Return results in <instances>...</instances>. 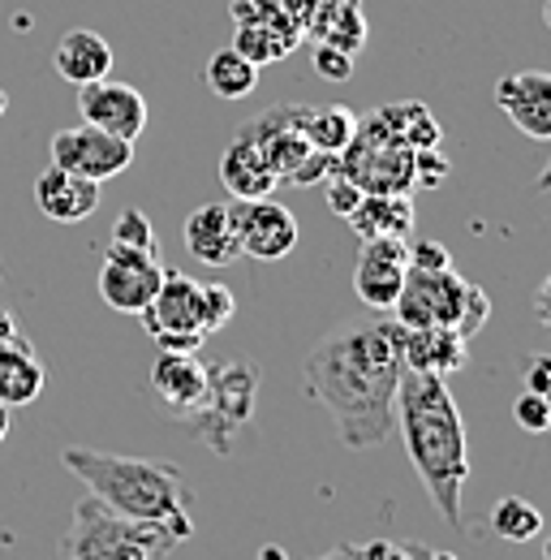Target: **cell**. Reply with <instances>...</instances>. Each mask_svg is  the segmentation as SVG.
Masks as SVG:
<instances>
[{"mask_svg": "<svg viewBox=\"0 0 551 560\" xmlns=\"http://www.w3.org/2000/svg\"><path fill=\"white\" fill-rule=\"evenodd\" d=\"M406 375V328L392 315H357L337 324L302 366V388L315 397L344 448L366 453L397 427V388Z\"/></svg>", "mask_w": 551, "mask_h": 560, "instance_id": "1", "label": "cell"}, {"mask_svg": "<svg viewBox=\"0 0 551 560\" xmlns=\"http://www.w3.org/2000/svg\"><path fill=\"white\" fill-rule=\"evenodd\" d=\"M397 427L406 435L413 475L422 479L431 504L453 530H466L461 491L470 479V444H466V422L457 410V397L448 393V380L406 371L397 388Z\"/></svg>", "mask_w": 551, "mask_h": 560, "instance_id": "2", "label": "cell"}, {"mask_svg": "<svg viewBox=\"0 0 551 560\" xmlns=\"http://www.w3.org/2000/svg\"><path fill=\"white\" fill-rule=\"evenodd\" d=\"M61 462L78 475L86 491L130 522H164L186 539L195 535V491L181 466L160 457H121L99 448H66Z\"/></svg>", "mask_w": 551, "mask_h": 560, "instance_id": "3", "label": "cell"}, {"mask_svg": "<svg viewBox=\"0 0 551 560\" xmlns=\"http://www.w3.org/2000/svg\"><path fill=\"white\" fill-rule=\"evenodd\" d=\"M186 535L164 522H130L99 504L91 491L73 504L69 530L57 548V560H160L168 557Z\"/></svg>", "mask_w": 551, "mask_h": 560, "instance_id": "4", "label": "cell"}, {"mask_svg": "<svg viewBox=\"0 0 551 560\" xmlns=\"http://www.w3.org/2000/svg\"><path fill=\"white\" fill-rule=\"evenodd\" d=\"M406 332L410 328H453L466 341L482 328V319L491 315V298L482 293L474 280L457 277V268L444 272H406L401 298L388 311Z\"/></svg>", "mask_w": 551, "mask_h": 560, "instance_id": "5", "label": "cell"}, {"mask_svg": "<svg viewBox=\"0 0 551 560\" xmlns=\"http://www.w3.org/2000/svg\"><path fill=\"white\" fill-rule=\"evenodd\" d=\"M259 406V366L242 358H211L207 362V401L190 422H181L199 444L228 457L233 440Z\"/></svg>", "mask_w": 551, "mask_h": 560, "instance_id": "6", "label": "cell"}, {"mask_svg": "<svg viewBox=\"0 0 551 560\" xmlns=\"http://www.w3.org/2000/svg\"><path fill=\"white\" fill-rule=\"evenodd\" d=\"M337 173L349 177L362 195H410L413 151L392 139L379 113H371V117H357V135L337 155Z\"/></svg>", "mask_w": 551, "mask_h": 560, "instance_id": "7", "label": "cell"}, {"mask_svg": "<svg viewBox=\"0 0 551 560\" xmlns=\"http://www.w3.org/2000/svg\"><path fill=\"white\" fill-rule=\"evenodd\" d=\"M160 280H164L160 255L121 246V242H108L104 268H99V298H104V306H113L121 315H138L155 298Z\"/></svg>", "mask_w": 551, "mask_h": 560, "instance_id": "8", "label": "cell"}, {"mask_svg": "<svg viewBox=\"0 0 551 560\" xmlns=\"http://www.w3.org/2000/svg\"><path fill=\"white\" fill-rule=\"evenodd\" d=\"M52 164L104 186L108 177H121V173L134 164V142L117 139V135L95 130V126L82 121V126L61 130V135L52 139Z\"/></svg>", "mask_w": 551, "mask_h": 560, "instance_id": "9", "label": "cell"}, {"mask_svg": "<svg viewBox=\"0 0 551 560\" xmlns=\"http://www.w3.org/2000/svg\"><path fill=\"white\" fill-rule=\"evenodd\" d=\"M406 272H410V237H371L362 242V255L353 268V293L362 298L366 311L388 315L392 302L401 298Z\"/></svg>", "mask_w": 551, "mask_h": 560, "instance_id": "10", "label": "cell"}, {"mask_svg": "<svg viewBox=\"0 0 551 560\" xmlns=\"http://www.w3.org/2000/svg\"><path fill=\"white\" fill-rule=\"evenodd\" d=\"M228 215L237 224L242 255H250V259L276 264L297 246V215L284 203H276L272 195L268 199H233Z\"/></svg>", "mask_w": 551, "mask_h": 560, "instance_id": "11", "label": "cell"}, {"mask_svg": "<svg viewBox=\"0 0 551 560\" xmlns=\"http://www.w3.org/2000/svg\"><path fill=\"white\" fill-rule=\"evenodd\" d=\"M78 113H82L86 126L108 130V135H117L126 142H138V135L146 130V100L130 82L99 78V82L78 86Z\"/></svg>", "mask_w": 551, "mask_h": 560, "instance_id": "12", "label": "cell"}, {"mask_svg": "<svg viewBox=\"0 0 551 560\" xmlns=\"http://www.w3.org/2000/svg\"><path fill=\"white\" fill-rule=\"evenodd\" d=\"M151 393L160 397L164 415L190 422L207 401V362L199 353H155L151 362Z\"/></svg>", "mask_w": 551, "mask_h": 560, "instance_id": "13", "label": "cell"}, {"mask_svg": "<svg viewBox=\"0 0 551 560\" xmlns=\"http://www.w3.org/2000/svg\"><path fill=\"white\" fill-rule=\"evenodd\" d=\"M302 113H306V104H280V108H268L263 117L242 126L250 139L259 142V151H263L268 168L276 173V182H289V173L315 151L306 142V135H302Z\"/></svg>", "mask_w": 551, "mask_h": 560, "instance_id": "14", "label": "cell"}, {"mask_svg": "<svg viewBox=\"0 0 551 560\" xmlns=\"http://www.w3.org/2000/svg\"><path fill=\"white\" fill-rule=\"evenodd\" d=\"M495 104L500 113L535 142L551 139V73L543 70H521L504 73L495 82Z\"/></svg>", "mask_w": 551, "mask_h": 560, "instance_id": "15", "label": "cell"}, {"mask_svg": "<svg viewBox=\"0 0 551 560\" xmlns=\"http://www.w3.org/2000/svg\"><path fill=\"white\" fill-rule=\"evenodd\" d=\"M146 337H164V332H199V280L186 272H168L155 289V298L138 311Z\"/></svg>", "mask_w": 551, "mask_h": 560, "instance_id": "16", "label": "cell"}, {"mask_svg": "<svg viewBox=\"0 0 551 560\" xmlns=\"http://www.w3.org/2000/svg\"><path fill=\"white\" fill-rule=\"evenodd\" d=\"M186 250L207 264V268H224L233 259H242V242H237V224L228 215V203H203L186 215Z\"/></svg>", "mask_w": 551, "mask_h": 560, "instance_id": "17", "label": "cell"}, {"mask_svg": "<svg viewBox=\"0 0 551 560\" xmlns=\"http://www.w3.org/2000/svg\"><path fill=\"white\" fill-rule=\"evenodd\" d=\"M35 203L48 220L57 224H78L86 220L91 211L99 208V182H86L78 173H66V168H44L35 177Z\"/></svg>", "mask_w": 551, "mask_h": 560, "instance_id": "18", "label": "cell"}, {"mask_svg": "<svg viewBox=\"0 0 551 560\" xmlns=\"http://www.w3.org/2000/svg\"><path fill=\"white\" fill-rule=\"evenodd\" d=\"M220 182H224V190L233 199H268L276 186H280L276 173L268 168V160H263V151H259V142L250 139L246 130L224 147V155H220Z\"/></svg>", "mask_w": 551, "mask_h": 560, "instance_id": "19", "label": "cell"}, {"mask_svg": "<svg viewBox=\"0 0 551 560\" xmlns=\"http://www.w3.org/2000/svg\"><path fill=\"white\" fill-rule=\"evenodd\" d=\"M52 66H57V73H61L66 82L86 86V82L108 78V70H113V48H108V39H104L99 31L78 26V31H66V35L57 39Z\"/></svg>", "mask_w": 551, "mask_h": 560, "instance_id": "20", "label": "cell"}, {"mask_svg": "<svg viewBox=\"0 0 551 560\" xmlns=\"http://www.w3.org/2000/svg\"><path fill=\"white\" fill-rule=\"evenodd\" d=\"M44 362L22 337L0 341V406L4 410H22L44 393Z\"/></svg>", "mask_w": 551, "mask_h": 560, "instance_id": "21", "label": "cell"}, {"mask_svg": "<svg viewBox=\"0 0 551 560\" xmlns=\"http://www.w3.org/2000/svg\"><path fill=\"white\" fill-rule=\"evenodd\" d=\"M466 337L453 328H410L406 332V371H422V375H439L448 380L453 371L466 366Z\"/></svg>", "mask_w": 551, "mask_h": 560, "instance_id": "22", "label": "cell"}, {"mask_svg": "<svg viewBox=\"0 0 551 560\" xmlns=\"http://www.w3.org/2000/svg\"><path fill=\"white\" fill-rule=\"evenodd\" d=\"M344 220L362 242H371V237H410L413 199L410 195H362V203Z\"/></svg>", "mask_w": 551, "mask_h": 560, "instance_id": "23", "label": "cell"}, {"mask_svg": "<svg viewBox=\"0 0 551 560\" xmlns=\"http://www.w3.org/2000/svg\"><path fill=\"white\" fill-rule=\"evenodd\" d=\"M379 121L392 130V139L410 151H422V147H439V121L431 117V108L422 100H401V104H384L375 108Z\"/></svg>", "mask_w": 551, "mask_h": 560, "instance_id": "24", "label": "cell"}, {"mask_svg": "<svg viewBox=\"0 0 551 560\" xmlns=\"http://www.w3.org/2000/svg\"><path fill=\"white\" fill-rule=\"evenodd\" d=\"M302 135L315 151L341 155L349 139L357 135V113H349L344 104H324V108H306L302 113Z\"/></svg>", "mask_w": 551, "mask_h": 560, "instance_id": "25", "label": "cell"}, {"mask_svg": "<svg viewBox=\"0 0 551 560\" xmlns=\"http://www.w3.org/2000/svg\"><path fill=\"white\" fill-rule=\"evenodd\" d=\"M203 78L220 100H242V95H250V91H255V82H259V66H250L237 48H220V52L207 61Z\"/></svg>", "mask_w": 551, "mask_h": 560, "instance_id": "26", "label": "cell"}, {"mask_svg": "<svg viewBox=\"0 0 551 560\" xmlns=\"http://www.w3.org/2000/svg\"><path fill=\"white\" fill-rule=\"evenodd\" d=\"M491 530L504 544H530L543 535V513L526 495H500L491 509Z\"/></svg>", "mask_w": 551, "mask_h": 560, "instance_id": "27", "label": "cell"}, {"mask_svg": "<svg viewBox=\"0 0 551 560\" xmlns=\"http://www.w3.org/2000/svg\"><path fill=\"white\" fill-rule=\"evenodd\" d=\"M237 315V293L220 280H199V332H220Z\"/></svg>", "mask_w": 551, "mask_h": 560, "instance_id": "28", "label": "cell"}, {"mask_svg": "<svg viewBox=\"0 0 551 560\" xmlns=\"http://www.w3.org/2000/svg\"><path fill=\"white\" fill-rule=\"evenodd\" d=\"M113 242L134 246V250H151V255H155V229H151V220H146L138 208H126L121 215H117V224H113Z\"/></svg>", "mask_w": 551, "mask_h": 560, "instance_id": "29", "label": "cell"}, {"mask_svg": "<svg viewBox=\"0 0 551 560\" xmlns=\"http://www.w3.org/2000/svg\"><path fill=\"white\" fill-rule=\"evenodd\" d=\"M513 422H517L521 431H530V435H543L551 427V401L539 397V393H521V397L513 401Z\"/></svg>", "mask_w": 551, "mask_h": 560, "instance_id": "30", "label": "cell"}, {"mask_svg": "<svg viewBox=\"0 0 551 560\" xmlns=\"http://www.w3.org/2000/svg\"><path fill=\"white\" fill-rule=\"evenodd\" d=\"M315 73L328 78V82H349L353 78V57L344 48H337V44H324L319 39V48H315Z\"/></svg>", "mask_w": 551, "mask_h": 560, "instance_id": "31", "label": "cell"}, {"mask_svg": "<svg viewBox=\"0 0 551 560\" xmlns=\"http://www.w3.org/2000/svg\"><path fill=\"white\" fill-rule=\"evenodd\" d=\"M337 173V155L328 151H310L293 173H289V186H315V182H328Z\"/></svg>", "mask_w": 551, "mask_h": 560, "instance_id": "32", "label": "cell"}, {"mask_svg": "<svg viewBox=\"0 0 551 560\" xmlns=\"http://www.w3.org/2000/svg\"><path fill=\"white\" fill-rule=\"evenodd\" d=\"M444 177H448V160H444L435 147H422V151H413V186H426V190H435Z\"/></svg>", "mask_w": 551, "mask_h": 560, "instance_id": "33", "label": "cell"}, {"mask_svg": "<svg viewBox=\"0 0 551 560\" xmlns=\"http://www.w3.org/2000/svg\"><path fill=\"white\" fill-rule=\"evenodd\" d=\"M410 268H418V272H444V268H453V255H448L444 242L422 237V242H410Z\"/></svg>", "mask_w": 551, "mask_h": 560, "instance_id": "34", "label": "cell"}, {"mask_svg": "<svg viewBox=\"0 0 551 560\" xmlns=\"http://www.w3.org/2000/svg\"><path fill=\"white\" fill-rule=\"evenodd\" d=\"M324 186H328V208H332V215H341V220L362 203V190L349 177H341V173H332Z\"/></svg>", "mask_w": 551, "mask_h": 560, "instance_id": "35", "label": "cell"}, {"mask_svg": "<svg viewBox=\"0 0 551 560\" xmlns=\"http://www.w3.org/2000/svg\"><path fill=\"white\" fill-rule=\"evenodd\" d=\"M526 393L551 397V358L548 353H530V358H526Z\"/></svg>", "mask_w": 551, "mask_h": 560, "instance_id": "36", "label": "cell"}, {"mask_svg": "<svg viewBox=\"0 0 551 560\" xmlns=\"http://www.w3.org/2000/svg\"><path fill=\"white\" fill-rule=\"evenodd\" d=\"M203 341V332H164V337H155V346L164 353H199Z\"/></svg>", "mask_w": 551, "mask_h": 560, "instance_id": "37", "label": "cell"}, {"mask_svg": "<svg viewBox=\"0 0 551 560\" xmlns=\"http://www.w3.org/2000/svg\"><path fill=\"white\" fill-rule=\"evenodd\" d=\"M362 560H413V552L406 548V544L375 539V544H362Z\"/></svg>", "mask_w": 551, "mask_h": 560, "instance_id": "38", "label": "cell"}, {"mask_svg": "<svg viewBox=\"0 0 551 560\" xmlns=\"http://www.w3.org/2000/svg\"><path fill=\"white\" fill-rule=\"evenodd\" d=\"M284 0H233V18L237 22H259V18H268L276 13Z\"/></svg>", "mask_w": 551, "mask_h": 560, "instance_id": "39", "label": "cell"}, {"mask_svg": "<svg viewBox=\"0 0 551 560\" xmlns=\"http://www.w3.org/2000/svg\"><path fill=\"white\" fill-rule=\"evenodd\" d=\"M410 552H413V560H461L457 552H444V548H422V544H413Z\"/></svg>", "mask_w": 551, "mask_h": 560, "instance_id": "40", "label": "cell"}, {"mask_svg": "<svg viewBox=\"0 0 551 560\" xmlns=\"http://www.w3.org/2000/svg\"><path fill=\"white\" fill-rule=\"evenodd\" d=\"M315 560H362V548H353V544H337L332 552H324V557Z\"/></svg>", "mask_w": 551, "mask_h": 560, "instance_id": "41", "label": "cell"}, {"mask_svg": "<svg viewBox=\"0 0 551 560\" xmlns=\"http://www.w3.org/2000/svg\"><path fill=\"white\" fill-rule=\"evenodd\" d=\"M9 337H17V319L9 306H0V341H9Z\"/></svg>", "mask_w": 551, "mask_h": 560, "instance_id": "42", "label": "cell"}, {"mask_svg": "<svg viewBox=\"0 0 551 560\" xmlns=\"http://www.w3.org/2000/svg\"><path fill=\"white\" fill-rule=\"evenodd\" d=\"M4 435H9V410L0 406V440H4Z\"/></svg>", "mask_w": 551, "mask_h": 560, "instance_id": "43", "label": "cell"}, {"mask_svg": "<svg viewBox=\"0 0 551 560\" xmlns=\"http://www.w3.org/2000/svg\"><path fill=\"white\" fill-rule=\"evenodd\" d=\"M4 108H9V95H4V91H0V117H4Z\"/></svg>", "mask_w": 551, "mask_h": 560, "instance_id": "44", "label": "cell"}, {"mask_svg": "<svg viewBox=\"0 0 551 560\" xmlns=\"http://www.w3.org/2000/svg\"><path fill=\"white\" fill-rule=\"evenodd\" d=\"M263 560H284L280 552H263Z\"/></svg>", "mask_w": 551, "mask_h": 560, "instance_id": "45", "label": "cell"}]
</instances>
